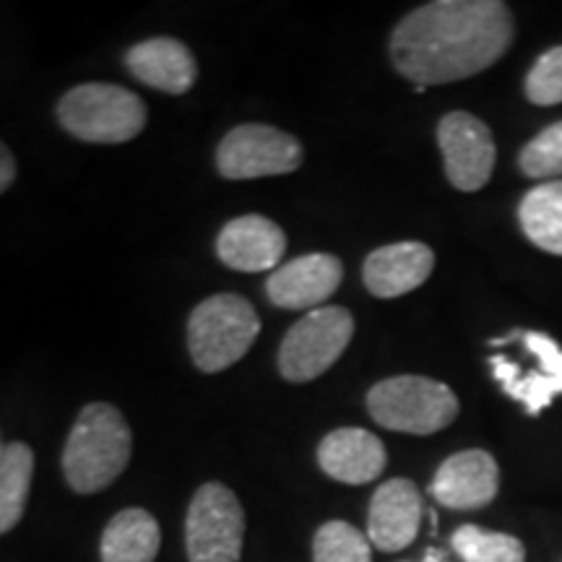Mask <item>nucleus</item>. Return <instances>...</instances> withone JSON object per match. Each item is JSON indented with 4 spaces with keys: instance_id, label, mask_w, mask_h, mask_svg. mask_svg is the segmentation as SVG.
I'll return each mask as SVG.
<instances>
[{
    "instance_id": "14",
    "label": "nucleus",
    "mask_w": 562,
    "mask_h": 562,
    "mask_svg": "<svg viewBox=\"0 0 562 562\" xmlns=\"http://www.w3.org/2000/svg\"><path fill=\"white\" fill-rule=\"evenodd\" d=\"M286 250V235L269 216L248 214L227 222L216 237V256L224 266L245 273L277 269Z\"/></svg>"
},
{
    "instance_id": "24",
    "label": "nucleus",
    "mask_w": 562,
    "mask_h": 562,
    "mask_svg": "<svg viewBox=\"0 0 562 562\" xmlns=\"http://www.w3.org/2000/svg\"><path fill=\"white\" fill-rule=\"evenodd\" d=\"M526 100L537 108L562 104V45L542 53L524 81Z\"/></svg>"
},
{
    "instance_id": "18",
    "label": "nucleus",
    "mask_w": 562,
    "mask_h": 562,
    "mask_svg": "<svg viewBox=\"0 0 562 562\" xmlns=\"http://www.w3.org/2000/svg\"><path fill=\"white\" fill-rule=\"evenodd\" d=\"M161 531L157 518L144 508H125L104 526L102 562H154L159 554Z\"/></svg>"
},
{
    "instance_id": "16",
    "label": "nucleus",
    "mask_w": 562,
    "mask_h": 562,
    "mask_svg": "<svg viewBox=\"0 0 562 562\" xmlns=\"http://www.w3.org/2000/svg\"><path fill=\"white\" fill-rule=\"evenodd\" d=\"M125 68L133 79L165 94H186L199 79V63L191 47L175 37H151L125 53Z\"/></svg>"
},
{
    "instance_id": "8",
    "label": "nucleus",
    "mask_w": 562,
    "mask_h": 562,
    "mask_svg": "<svg viewBox=\"0 0 562 562\" xmlns=\"http://www.w3.org/2000/svg\"><path fill=\"white\" fill-rule=\"evenodd\" d=\"M508 336L531 357V368L495 355L490 357V370L513 402L521 404L529 417H539L562 393V347L542 331L513 328Z\"/></svg>"
},
{
    "instance_id": "23",
    "label": "nucleus",
    "mask_w": 562,
    "mask_h": 562,
    "mask_svg": "<svg viewBox=\"0 0 562 562\" xmlns=\"http://www.w3.org/2000/svg\"><path fill=\"white\" fill-rule=\"evenodd\" d=\"M518 170L542 182L562 178V121L547 125L518 151Z\"/></svg>"
},
{
    "instance_id": "25",
    "label": "nucleus",
    "mask_w": 562,
    "mask_h": 562,
    "mask_svg": "<svg viewBox=\"0 0 562 562\" xmlns=\"http://www.w3.org/2000/svg\"><path fill=\"white\" fill-rule=\"evenodd\" d=\"M16 180V157L9 146L0 140V193H5Z\"/></svg>"
},
{
    "instance_id": "11",
    "label": "nucleus",
    "mask_w": 562,
    "mask_h": 562,
    "mask_svg": "<svg viewBox=\"0 0 562 562\" xmlns=\"http://www.w3.org/2000/svg\"><path fill=\"white\" fill-rule=\"evenodd\" d=\"M497 490H501V467L482 448L448 456L430 482L435 503L451 510L487 508L497 497Z\"/></svg>"
},
{
    "instance_id": "22",
    "label": "nucleus",
    "mask_w": 562,
    "mask_h": 562,
    "mask_svg": "<svg viewBox=\"0 0 562 562\" xmlns=\"http://www.w3.org/2000/svg\"><path fill=\"white\" fill-rule=\"evenodd\" d=\"M313 562H372V544L347 521H328L315 531Z\"/></svg>"
},
{
    "instance_id": "13",
    "label": "nucleus",
    "mask_w": 562,
    "mask_h": 562,
    "mask_svg": "<svg viewBox=\"0 0 562 562\" xmlns=\"http://www.w3.org/2000/svg\"><path fill=\"white\" fill-rule=\"evenodd\" d=\"M422 492L412 480L396 476L375 490L368 513V539L381 552H402L419 533Z\"/></svg>"
},
{
    "instance_id": "4",
    "label": "nucleus",
    "mask_w": 562,
    "mask_h": 562,
    "mask_svg": "<svg viewBox=\"0 0 562 562\" xmlns=\"http://www.w3.org/2000/svg\"><path fill=\"white\" fill-rule=\"evenodd\" d=\"M261 334L256 307L240 294L222 292L193 307L188 318V349L201 372H222L240 362Z\"/></svg>"
},
{
    "instance_id": "6",
    "label": "nucleus",
    "mask_w": 562,
    "mask_h": 562,
    "mask_svg": "<svg viewBox=\"0 0 562 562\" xmlns=\"http://www.w3.org/2000/svg\"><path fill=\"white\" fill-rule=\"evenodd\" d=\"M355 336L347 307H315L286 331L279 347V372L290 383H307L331 370Z\"/></svg>"
},
{
    "instance_id": "3",
    "label": "nucleus",
    "mask_w": 562,
    "mask_h": 562,
    "mask_svg": "<svg viewBox=\"0 0 562 562\" xmlns=\"http://www.w3.org/2000/svg\"><path fill=\"white\" fill-rule=\"evenodd\" d=\"M146 102L117 83L89 81L68 89L58 102V123L87 144H125L146 128Z\"/></svg>"
},
{
    "instance_id": "12",
    "label": "nucleus",
    "mask_w": 562,
    "mask_h": 562,
    "mask_svg": "<svg viewBox=\"0 0 562 562\" xmlns=\"http://www.w3.org/2000/svg\"><path fill=\"white\" fill-rule=\"evenodd\" d=\"M344 266L331 252H311L279 266L266 281V294L284 311H307L318 307L339 290Z\"/></svg>"
},
{
    "instance_id": "15",
    "label": "nucleus",
    "mask_w": 562,
    "mask_h": 562,
    "mask_svg": "<svg viewBox=\"0 0 562 562\" xmlns=\"http://www.w3.org/2000/svg\"><path fill=\"white\" fill-rule=\"evenodd\" d=\"M435 269V252L430 245L406 240L383 245L364 258L362 281L372 297L393 300L419 290Z\"/></svg>"
},
{
    "instance_id": "20",
    "label": "nucleus",
    "mask_w": 562,
    "mask_h": 562,
    "mask_svg": "<svg viewBox=\"0 0 562 562\" xmlns=\"http://www.w3.org/2000/svg\"><path fill=\"white\" fill-rule=\"evenodd\" d=\"M34 476V451L26 442H9L0 459V533H9L24 518Z\"/></svg>"
},
{
    "instance_id": "5",
    "label": "nucleus",
    "mask_w": 562,
    "mask_h": 562,
    "mask_svg": "<svg viewBox=\"0 0 562 562\" xmlns=\"http://www.w3.org/2000/svg\"><path fill=\"white\" fill-rule=\"evenodd\" d=\"M368 412L393 432L432 435L459 417V398L451 385L425 375L385 378L368 391Z\"/></svg>"
},
{
    "instance_id": "9",
    "label": "nucleus",
    "mask_w": 562,
    "mask_h": 562,
    "mask_svg": "<svg viewBox=\"0 0 562 562\" xmlns=\"http://www.w3.org/2000/svg\"><path fill=\"white\" fill-rule=\"evenodd\" d=\"M305 151L292 133L266 123L232 128L216 149V170L227 180L277 178L300 170Z\"/></svg>"
},
{
    "instance_id": "26",
    "label": "nucleus",
    "mask_w": 562,
    "mask_h": 562,
    "mask_svg": "<svg viewBox=\"0 0 562 562\" xmlns=\"http://www.w3.org/2000/svg\"><path fill=\"white\" fill-rule=\"evenodd\" d=\"M3 451H5V442H3V432H0V459H3Z\"/></svg>"
},
{
    "instance_id": "21",
    "label": "nucleus",
    "mask_w": 562,
    "mask_h": 562,
    "mask_svg": "<svg viewBox=\"0 0 562 562\" xmlns=\"http://www.w3.org/2000/svg\"><path fill=\"white\" fill-rule=\"evenodd\" d=\"M451 544L463 562H526L521 539L513 533L487 531L474 524L459 526Z\"/></svg>"
},
{
    "instance_id": "2",
    "label": "nucleus",
    "mask_w": 562,
    "mask_h": 562,
    "mask_svg": "<svg viewBox=\"0 0 562 562\" xmlns=\"http://www.w3.org/2000/svg\"><path fill=\"white\" fill-rule=\"evenodd\" d=\"M133 435L117 406L87 404L70 427L63 448V474L79 495H94L117 482L131 463Z\"/></svg>"
},
{
    "instance_id": "27",
    "label": "nucleus",
    "mask_w": 562,
    "mask_h": 562,
    "mask_svg": "<svg viewBox=\"0 0 562 562\" xmlns=\"http://www.w3.org/2000/svg\"><path fill=\"white\" fill-rule=\"evenodd\" d=\"M427 562H432V560H427Z\"/></svg>"
},
{
    "instance_id": "1",
    "label": "nucleus",
    "mask_w": 562,
    "mask_h": 562,
    "mask_svg": "<svg viewBox=\"0 0 562 562\" xmlns=\"http://www.w3.org/2000/svg\"><path fill=\"white\" fill-rule=\"evenodd\" d=\"M516 40V19L501 0H435L398 21L391 63L417 87L472 79L495 66Z\"/></svg>"
},
{
    "instance_id": "17",
    "label": "nucleus",
    "mask_w": 562,
    "mask_h": 562,
    "mask_svg": "<svg viewBox=\"0 0 562 562\" xmlns=\"http://www.w3.org/2000/svg\"><path fill=\"white\" fill-rule=\"evenodd\" d=\"M318 463L341 484H368L383 474L389 453L383 440L362 427H339L318 446Z\"/></svg>"
},
{
    "instance_id": "19",
    "label": "nucleus",
    "mask_w": 562,
    "mask_h": 562,
    "mask_svg": "<svg viewBox=\"0 0 562 562\" xmlns=\"http://www.w3.org/2000/svg\"><path fill=\"white\" fill-rule=\"evenodd\" d=\"M524 235L539 250L562 256V180L539 182L518 206Z\"/></svg>"
},
{
    "instance_id": "10",
    "label": "nucleus",
    "mask_w": 562,
    "mask_h": 562,
    "mask_svg": "<svg viewBox=\"0 0 562 562\" xmlns=\"http://www.w3.org/2000/svg\"><path fill=\"white\" fill-rule=\"evenodd\" d=\"M438 146L446 178L456 191L476 193L495 170V138L490 125L472 112H448L438 123Z\"/></svg>"
},
{
    "instance_id": "7",
    "label": "nucleus",
    "mask_w": 562,
    "mask_h": 562,
    "mask_svg": "<svg viewBox=\"0 0 562 562\" xmlns=\"http://www.w3.org/2000/svg\"><path fill=\"white\" fill-rule=\"evenodd\" d=\"M245 510L227 484L206 482L195 490L186 518V550L191 562H240Z\"/></svg>"
}]
</instances>
